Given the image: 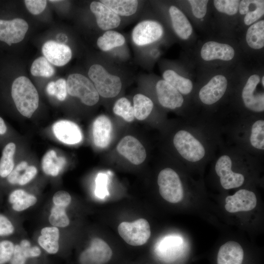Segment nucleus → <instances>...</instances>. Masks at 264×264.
<instances>
[{"label":"nucleus","mask_w":264,"mask_h":264,"mask_svg":"<svg viewBox=\"0 0 264 264\" xmlns=\"http://www.w3.org/2000/svg\"><path fill=\"white\" fill-rule=\"evenodd\" d=\"M125 43V38L121 33L112 30L106 31L97 40V45L103 51L120 46Z\"/></svg>","instance_id":"nucleus-28"},{"label":"nucleus","mask_w":264,"mask_h":264,"mask_svg":"<svg viewBox=\"0 0 264 264\" xmlns=\"http://www.w3.org/2000/svg\"><path fill=\"white\" fill-rule=\"evenodd\" d=\"M26 7L33 15H38L45 9L47 1L44 0H25L24 1Z\"/></svg>","instance_id":"nucleus-40"},{"label":"nucleus","mask_w":264,"mask_h":264,"mask_svg":"<svg viewBox=\"0 0 264 264\" xmlns=\"http://www.w3.org/2000/svg\"><path fill=\"white\" fill-rule=\"evenodd\" d=\"M249 140L253 147L260 150H264V120H258L252 124Z\"/></svg>","instance_id":"nucleus-33"},{"label":"nucleus","mask_w":264,"mask_h":264,"mask_svg":"<svg viewBox=\"0 0 264 264\" xmlns=\"http://www.w3.org/2000/svg\"><path fill=\"white\" fill-rule=\"evenodd\" d=\"M46 90L49 95L55 96L56 92L55 82L51 81L49 82L47 85Z\"/></svg>","instance_id":"nucleus-50"},{"label":"nucleus","mask_w":264,"mask_h":264,"mask_svg":"<svg viewBox=\"0 0 264 264\" xmlns=\"http://www.w3.org/2000/svg\"><path fill=\"white\" fill-rule=\"evenodd\" d=\"M200 55L201 58L206 61L217 59L230 61L234 57L235 50L228 44L209 41L202 45Z\"/></svg>","instance_id":"nucleus-19"},{"label":"nucleus","mask_w":264,"mask_h":264,"mask_svg":"<svg viewBox=\"0 0 264 264\" xmlns=\"http://www.w3.org/2000/svg\"><path fill=\"white\" fill-rule=\"evenodd\" d=\"M112 131V123L109 117L104 115L97 117L92 125L93 139L96 146L107 147L111 141Z\"/></svg>","instance_id":"nucleus-20"},{"label":"nucleus","mask_w":264,"mask_h":264,"mask_svg":"<svg viewBox=\"0 0 264 264\" xmlns=\"http://www.w3.org/2000/svg\"><path fill=\"white\" fill-rule=\"evenodd\" d=\"M164 80L175 88L180 93L189 94L193 89L192 81L184 78L172 69H167L163 73Z\"/></svg>","instance_id":"nucleus-27"},{"label":"nucleus","mask_w":264,"mask_h":264,"mask_svg":"<svg viewBox=\"0 0 264 264\" xmlns=\"http://www.w3.org/2000/svg\"><path fill=\"white\" fill-rule=\"evenodd\" d=\"M112 251L108 243L99 238H93L88 247L79 256L80 264H106L111 259Z\"/></svg>","instance_id":"nucleus-7"},{"label":"nucleus","mask_w":264,"mask_h":264,"mask_svg":"<svg viewBox=\"0 0 264 264\" xmlns=\"http://www.w3.org/2000/svg\"><path fill=\"white\" fill-rule=\"evenodd\" d=\"M7 128L3 119L0 117V134H3L6 132Z\"/></svg>","instance_id":"nucleus-51"},{"label":"nucleus","mask_w":264,"mask_h":264,"mask_svg":"<svg viewBox=\"0 0 264 264\" xmlns=\"http://www.w3.org/2000/svg\"><path fill=\"white\" fill-rule=\"evenodd\" d=\"M117 152L132 163L139 165L146 157V152L138 139L131 135L124 137L116 147Z\"/></svg>","instance_id":"nucleus-14"},{"label":"nucleus","mask_w":264,"mask_h":264,"mask_svg":"<svg viewBox=\"0 0 264 264\" xmlns=\"http://www.w3.org/2000/svg\"><path fill=\"white\" fill-rule=\"evenodd\" d=\"M16 145L13 142L7 144L4 148L0 159V176H7L14 169V156Z\"/></svg>","instance_id":"nucleus-31"},{"label":"nucleus","mask_w":264,"mask_h":264,"mask_svg":"<svg viewBox=\"0 0 264 264\" xmlns=\"http://www.w3.org/2000/svg\"><path fill=\"white\" fill-rule=\"evenodd\" d=\"M22 171L15 168L7 176L8 181L12 184H18Z\"/></svg>","instance_id":"nucleus-49"},{"label":"nucleus","mask_w":264,"mask_h":264,"mask_svg":"<svg viewBox=\"0 0 264 264\" xmlns=\"http://www.w3.org/2000/svg\"><path fill=\"white\" fill-rule=\"evenodd\" d=\"M60 232L55 226L45 227L41 230L38 242L39 245L47 253L56 254L59 251Z\"/></svg>","instance_id":"nucleus-23"},{"label":"nucleus","mask_w":264,"mask_h":264,"mask_svg":"<svg viewBox=\"0 0 264 264\" xmlns=\"http://www.w3.org/2000/svg\"><path fill=\"white\" fill-rule=\"evenodd\" d=\"M107 176L103 173H99L96 179L95 194L99 198H104L108 194L107 190Z\"/></svg>","instance_id":"nucleus-41"},{"label":"nucleus","mask_w":264,"mask_h":264,"mask_svg":"<svg viewBox=\"0 0 264 264\" xmlns=\"http://www.w3.org/2000/svg\"><path fill=\"white\" fill-rule=\"evenodd\" d=\"M52 131L56 137L66 144H75L82 139V134L79 126L71 121L62 120L52 126Z\"/></svg>","instance_id":"nucleus-18"},{"label":"nucleus","mask_w":264,"mask_h":264,"mask_svg":"<svg viewBox=\"0 0 264 264\" xmlns=\"http://www.w3.org/2000/svg\"><path fill=\"white\" fill-rule=\"evenodd\" d=\"M232 165L231 158L227 155L220 156L215 164V172L220 177L222 187L226 190L239 187L244 181L242 174L232 170Z\"/></svg>","instance_id":"nucleus-9"},{"label":"nucleus","mask_w":264,"mask_h":264,"mask_svg":"<svg viewBox=\"0 0 264 264\" xmlns=\"http://www.w3.org/2000/svg\"><path fill=\"white\" fill-rule=\"evenodd\" d=\"M173 143L179 154L189 162L199 161L205 155L204 146L188 131H178L174 137Z\"/></svg>","instance_id":"nucleus-5"},{"label":"nucleus","mask_w":264,"mask_h":264,"mask_svg":"<svg viewBox=\"0 0 264 264\" xmlns=\"http://www.w3.org/2000/svg\"><path fill=\"white\" fill-rule=\"evenodd\" d=\"M227 87V80L222 75H217L200 89L198 96L200 101L207 105L219 101L224 94Z\"/></svg>","instance_id":"nucleus-12"},{"label":"nucleus","mask_w":264,"mask_h":264,"mask_svg":"<svg viewBox=\"0 0 264 264\" xmlns=\"http://www.w3.org/2000/svg\"><path fill=\"white\" fill-rule=\"evenodd\" d=\"M52 201L55 205L67 207L71 203V197L68 192L60 190L54 194Z\"/></svg>","instance_id":"nucleus-42"},{"label":"nucleus","mask_w":264,"mask_h":264,"mask_svg":"<svg viewBox=\"0 0 264 264\" xmlns=\"http://www.w3.org/2000/svg\"><path fill=\"white\" fill-rule=\"evenodd\" d=\"M264 14V6L258 7L246 15L244 18V22L245 25H249L255 22Z\"/></svg>","instance_id":"nucleus-45"},{"label":"nucleus","mask_w":264,"mask_h":264,"mask_svg":"<svg viewBox=\"0 0 264 264\" xmlns=\"http://www.w3.org/2000/svg\"><path fill=\"white\" fill-rule=\"evenodd\" d=\"M133 109L134 116L138 120H143L151 113L154 104L148 97L142 94H136L133 98Z\"/></svg>","instance_id":"nucleus-30"},{"label":"nucleus","mask_w":264,"mask_h":264,"mask_svg":"<svg viewBox=\"0 0 264 264\" xmlns=\"http://www.w3.org/2000/svg\"><path fill=\"white\" fill-rule=\"evenodd\" d=\"M14 231V227L8 219L0 214V236H8Z\"/></svg>","instance_id":"nucleus-43"},{"label":"nucleus","mask_w":264,"mask_h":264,"mask_svg":"<svg viewBox=\"0 0 264 264\" xmlns=\"http://www.w3.org/2000/svg\"><path fill=\"white\" fill-rule=\"evenodd\" d=\"M264 6V1L259 0H243L240 2L239 9L241 15H246L258 7Z\"/></svg>","instance_id":"nucleus-39"},{"label":"nucleus","mask_w":264,"mask_h":264,"mask_svg":"<svg viewBox=\"0 0 264 264\" xmlns=\"http://www.w3.org/2000/svg\"><path fill=\"white\" fill-rule=\"evenodd\" d=\"M100 1L119 17L133 15L137 11L139 4V1L136 0H103Z\"/></svg>","instance_id":"nucleus-25"},{"label":"nucleus","mask_w":264,"mask_h":264,"mask_svg":"<svg viewBox=\"0 0 264 264\" xmlns=\"http://www.w3.org/2000/svg\"><path fill=\"white\" fill-rule=\"evenodd\" d=\"M90 9L95 15L97 24L101 29L108 31L119 26L120 17L100 1H92Z\"/></svg>","instance_id":"nucleus-16"},{"label":"nucleus","mask_w":264,"mask_h":264,"mask_svg":"<svg viewBox=\"0 0 264 264\" xmlns=\"http://www.w3.org/2000/svg\"><path fill=\"white\" fill-rule=\"evenodd\" d=\"M246 42L251 48L255 49L264 46V21L257 22L251 25L246 34Z\"/></svg>","instance_id":"nucleus-29"},{"label":"nucleus","mask_w":264,"mask_h":264,"mask_svg":"<svg viewBox=\"0 0 264 264\" xmlns=\"http://www.w3.org/2000/svg\"><path fill=\"white\" fill-rule=\"evenodd\" d=\"M193 15L198 19H202L206 15L208 0H189Z\"/></svg>","instance_id":"nucleus-38"},{"label":"nucleus","mask_w":264,"mask_h":264,"mask_svg":"<svg viewBox=\"0 0 264 264\" xmlns=\"http://www.w3.org/2000/svg\"><path fill=\"white\" fill-rule=\"evenodd\" d=\"M66 159L63 156H57L54 150L47 151L42 160V168L47 175L56 176L64 167Z\"/></svg>","instance_id":"nucleus-24"},{"label":"nucleus","mask_w":264,"mask_h":264,"mask_svg":"<svg viewBox=\"0 0 264 264\" xmlns=\"http://www.w3.org/2000/svg\"><path fill=\"white\" fill-rule=\"evenodd\" d=\"M163 34V27L158 22L144 20L134 26L132 33V39L136 45L144 46L157 41Z\"/></svg>","instance_id":"nucleus-8"},{"label":"nucleus","mask_w":264,"mask_h":264,"mask_svg":"<svg viewBox=\"0 0 264 264\" xmlns=\"http://www.w3.org/2000/svg\"><path fill=\"white\" fill-rule=\"evenodd\" d=\"M155 89L158 102L163 107L174 110L182 106L184 99L181 94L165 80H159Z\"/></svg>","instance_id":"nucleus-17"},{"label":"nucleus","mask_w":264,"mask_h":264,"mask_svg":"<svg viewBox=\"0 0 264 264\" xmlns=\"http://www.w3.org/2000/svg\"><path fill=\"white\" fill-rule=\"evenodd\" d=\"M260 81L258 75L253 74L248 79L242 93L243 102L249 110L255 112L264 110V93L255 94L256 88Z\"/></svg>","instance_id":"nucleus-13"},{"label":"nucleus","mask_w":264,"mask_h":264,"mask_svg":"<svg viewBox=\"0 0 264 264\" xmlns=\"http://www.w3.org/2000/svg\"><path fill=\"white\" fill-rule=\"evenodd\" d=\"M30 72L34 76L50 77L55 73V69L44 57H40L33 62Z\"/></svg>","instance_id":"nucleus-32"},{"label":"nucleus","mask_w":264,"mask_h":264,"mask_svg":"<svg viewBox=\"0 0 264 264\" xmlns=\"http://www.w3.org/2000/svg\"><path fill=\"white\" fill-rule=\"evenodd\" d=\"M42 51L50 64L58 66H65L72 57V51L68 46L54 41L46 42L42 46Z\"/></svg>","instance_id":"nucleus-15"},{"label":"nucleus","mask_w":264,"mask_h":264,"mask_svg":"<svg viewBox=\"0 0 264 264\" xmlns=\"http://www.w3.org/2000/svg\"><path fill=\"white\" fill-rule=\"evenodd\" d=\"M11 96L18 110L27 118H30L38 107V91L25 76H20L14 80L11 87Z\"/></svg>","instance_id":"nucleus-1"},{"label":"nucleus","mask_w":264,"mask_h":264,"mask_svg":"<svg viewBox=\"0 0 264 264\" xmlns=\"http://www.w3.org/2000/svg\"><path fill=\"white\" fill-rule=\"evenodd\" d=\"M14 246L10 241L4 240L0 242V264L10 262L13 254Z\"/></svg>","instance_id":"nucleus-37"},{"label":"nucleus","mask_w":264,"mask_h":264,"mask_svg":"<svg viewBox=\"0 0 264 264\" xmlns=\"http://www.w3.org/2000/svg\"><path fill=\"white\" fill-rule=\"evenodd\" d=\"M157 184L160 195L167 201L176 203L183 199V185L178 175L173 169L162 170L157 177Z\"/></svg>","instance_id":"nucleus-4"},{"label":"nucleus","mask_w":264,"mask_h":264,"mask_svg":"<svg viewBox=\"0 0 264 264\" xmlns=\"http://www.w3.org/2000/svg\"><path fill=\"white\" fill-rule=\"evenodd\" d=\"M117 230L125 242L132 246L143 245L151 235L150 225L145 219H139L131 222H122L119 224Z\"/></svg>","instance_id":"nucleus-6"},{"label":"nucleus","mask_w":264,"mask_h":264,"mask_svg":"<svg viewBox=\"0 0 264 264\" xmlns=\"http://www.w3.org/2000/svg\"><path fill=\"white\" fill-rule=\"evenodd\" d=\"M66 87L70 95L78 98L86 105L92 106L99 101V95L93 83L81 74H70L66 80Z\"/></svg>","instance_id":"nucleus-3"},{"label":"nucleus","mask_w":264,"mask_h":264,"mask_svg":"<svg viewBox=\"0 0 264 264\" xmlns=\"http://www.w3.org/2000/svg\"><path fill=\"white\" fill-rule=\"evenodd\" d=\"M240 0H215L213 1L216 9L220 12L229 16L235 15L238 11Z\"/></svg>","instance_id":"nucleus-36"},{"label":"nucleus","mask_w":264,"mask_h":264,"mask_svg":"<svg viewBox=\"0 0 264 264\" xmlns=\"http://www.w3.org/2000/svg\"><path fill=\"white\" fill-rule=\"evenodd\" d=\"M262 84L263 85V87L264 86V76H263L262 78Z\"/></svg>","instance_id":"nucleus-53"},{"label":"nucleus","mask_w":264,"mask_h":264,"mask_svg":"<svg viewBox=\"0 0 264 264\" xmlns=\"http://www.w3.org/2000/svg\"><path fill=\"white\" fill-rule=\"evenodd\" d=\"M56 92L55 96L61 101L65 100L67 95L66 81L63 78L59 79L55 82Z\"/></svg>","instance_id":"nucleus-47"},{"label":"nucleus","mask_w":264,"mask_h":264,"mask_svg":"<svg viewBox=\"0 0 264 264\" xmlns=\"http://www.w3.org/2000/svg\"><path fill=\"white\" fill-rule=\"evenodd\" d=\"M113 111L127 122H132L135 118L133 107L130 101L125 97H121L116 101L113 108Z\"/></svg>","instance_id":"nucleus-34"},{"label":"nucleus","mask_w":264,"mask_h":264,"mask_svg":"<svg viewBox=\"0 0 264 264\" xmlns=\"http://www.w3.org/2000/svg\"><path fill=\"white\" fill-rule=\"evenodd\" d=\"M244 253L242 246L235 241H228L220 248L218 264H242Z\"/></svg>","instance_id":"nucleus-21"},{"label":"nucleus","mask_w":264,"mask_h":264,"mask_svg":"<svg viewBox=\"0 0 264 264\" xmlns=\"http://www.w3.org/2000/svg\"><path fill=\"white\" fill-rule=\"evenodd\" d=\"M225 201V210L228 212L235 213L254 209L257 205V199L252 191L240 189L234 195L228 196Z\"/></svg>","instance_id":"nucleus-11"},{"label":"nucleus","mask_w":264,"mask_h":264,"mask_svg":"<svg viewBox=\"0 0 264 264\" xmlns=\"http://www.w3.org/2000/svg\"><path fill=\"white\" fill-rule=\"evenodd\" d=\"M9 201L12 204L13 210L20 212L35 204L37 199L35 196L22 189H17L10 194Z\"/></svg>","instance_id":"nucleus-26"},{"label":"nucleus","mask_w":264,"mask_h":264,"mask_svg":"<svg viewBox=\"0 0 264 264\" xmlns=\"http://www.w3.org/2000/svg\"><path fill=\"white\" fill-rule=\"evenodd\" d=\"M37 174V169L34 166H28L21 174L18 184L24 185L33 179Z\"/></svg>","instance_id":"nucleus-44"},{"label":"nucleus","mask_w":264,"mask_h":264,"mask_svg":"<svg viewBox=\"0 0 264 264\" xmlns=\"http://www.w3.org/2000/svg\"><path fill=\"white\" fill-rule=\"evenodd\" d=\"M66 208L55 205L52 206L48 220L53 226L66 227L69 224L70 220L66 213Z\"/></svg>","instance_id":"nucleus-35"},{"label":"nucleus","mask_w":264,"mask_h":264,"mask_svg":"<svg viewBox=\"0 0 264 264\" xmlns=\"http://www.w3.org/2000/svg\"><path fill=\"white\" fill-rule=\"evenodd\" d=\"M88 76L99 95L102 97L113 98L120 93L122 88L120 78L110 73L103 66L97 64L91 65Z\"/></svg>","instance_id":"nucleus-2"},{"label":"nucleus","mask_w":264,"mask_h":264,"mask_svg":"<svg viewBox=\"0 0 264 264\" xmlns=\"http://www.w3.org/2000/svg\"><path fill=\"white\" fill-rule=\"evenodd\" d=\"M27 261L20 244L15 245L10 264H26Z\"/></svg>","instance_id":"nucleus-46"},{"label":"nucleus","mask_w":264,"mask_h":264,"mask_svg":"<svg viewBox=\"0 0 264 264\" xmlns=\"http://www.w3.org/2000/svg\"><path fill=\"white\" fill-rule=\"evenodd\" d=\"M28 27L27 22L21 18L11 20L0 19V41L9 45L21 42Z\"/></svg>","instance_id":"nucleus-10"},{"label":"nucleus","mask_w":264,"mask_h":264,"mask_svg":"<svg viewBox=\"0 0 264 264\" xmlns=\"http://www.w3.org/2000/svg\"><path fill=\"white\" fill-rule=\"evenodd\" d=\"M169 12L176 34L181 39H188L192 35L193 28L187 17L180 10L174 5L170 6Z\"/></svg>","instance_id":"nucleus-22"},{"label":"nucleus","mask_w":264,"mask_h":264,"mask_svg":"<svg viewBox=\"0 0 264 264\" xmlns=\"http://www.w3.org/2000/svg\"><path fill=\"white\" fill-rule=\"evenodd\" d=\"M20 245L22 248H28L31 247V243L28 240L23 239L20 242Z\"/></svg>","instance_id":"nucleus-52"},{"label":"nucleus","mask_w":264,"mask_h":264,"mask_svg":"<svg viewBox=\"0 0 264 264\" xmlns=\"http://www.w3.org/2000/svg\"><path fill=\"white\" fill-rule=\"evenodd\" d=\"M41 250L37 246H31L26 250V257L27 260L37 258L41 256Z\"/></svg>","instance_id":"nucleus-48"}]
</instances>
